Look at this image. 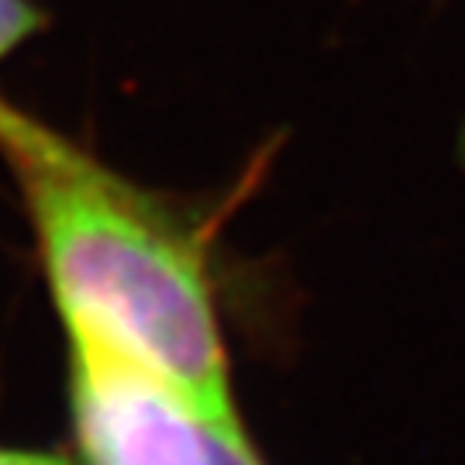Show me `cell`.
<instances>
[{
  "instance_id": "6da1fadb",
  "label": "cell",
  "mask_w": 465,
  "mask_h": 465,
  "mask_svg": "<svg viewBox=\"0 0 465 465\" xmlns=\"http://www.w3.org/2000/svg\"><path fill=\"white\" fill-rule=\"evenodd\" d=\"M0 163L63 331L149 369L211 424H238L214 266L193 221L4 94Z\"/></svg>"
},
{
  "instance_id": "7a4b0ae2",
  "label": "cell",
  "mask_w": 465,
  "mask_h": 465,
  "mask_svg": "<svg viewBox=\"0 0 465 465\" xmlns=\"http://www.w3.org/2000/svg\"><path fill=\"white\" fill-rule=\"evenodd\" d=\"M66 369L80 465H214L228 424H211L166 380L76 334H66Z\"/></svg>"
},
{
  "instance_id": "3957f363",
  "label": "cell",
  "mask_w": 465,
  "mask_h": 465,
  "mask_svg": "<svg viewBox=\"0 0 465 465\" xmlns=\"http://www.w3.org/2000/svg\"><path fill=\"white\" fill-rule=\"evenodd\" d=\"M49 28V11L35 0H0V63Z\"/></svg>"
},
{
  "instance_id": "277c9868",
  "label": "cell",
  "mask_w": 465,
  "mask_h": 465,
  "mask_svg": "<svg viewBox=\"0 0 465 465\" xmlns=\"http://www.w3.org/2000/svg\"><path fill=\"white\" fill-rule=\"evenodd\" d=\"M214 465H266L242 424L221 428L214 438Z\"/></svg>"
},
{
  "instance_id": "5b68a950",
  "label": "cell",
  "mask_w": 465,
  "mask_h": 465,
  "mask_svg": "<svg viewBox=\"0 0 465 465\" xmlns=\"http://www.w3.org/2000/svg\"><path fill=\"white\" fill-rule=\"evenodd\" d=\"M0 465H73L69 459L55 451H35V449H11L0 445Z\"/></svg>"
}]
</instances>
